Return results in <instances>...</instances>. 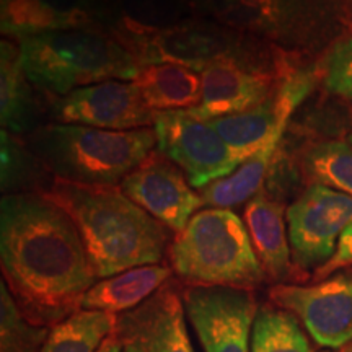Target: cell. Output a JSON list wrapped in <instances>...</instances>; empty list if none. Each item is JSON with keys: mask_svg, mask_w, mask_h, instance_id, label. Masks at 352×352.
<instances>
[{"mask_svg": "<svg viewBox=\"0 0 352 352\" xmlns=\"http://www.w3.org/2000/svg\"><path fill=\"white\" fill-rule=\"evenodd\" d=\"M0 261L21 314L39 327L80 310L96 279L74 220L44 196L2 197Z\"/></svg>", "mask_w": 352, "mask_h": 352, "instance_id": "1", "label": "cell"}, {"mask_svg": "<svg viewBox=\"0 0 352 352\" xmlns=\"http://www.w3.org/2000/svg\"><path fill=\"white\" fill-rule=\"evenodd\" d=\"M44 197L74 220L96 277L107 279L132 267L157 264L168 232L116 186L54 183Z\"/></svg>", "mask_w": 352, "mask_h": 352, "instance_id": "2", "label": "cell"}, {"mask_svg": "<svg viewBox=\"0 0 352 352\" xmlns=\"http://www.w3.org/2000/svg\"><path fill=\"white\" fill-rule=\"evenodd\" d=\"M153 129L108 131L80 124H51L38 129L30 147L60 182L114 186L152 153Z\"/></svg>", "mask_w": 352, "mask_h": 352, "instance_id": "3", "label": "cell"}, {"mask_svg": "<svg viewBox=\"0 0 352 352\" xmlns=\"http://www.w3.org/2000/svg\"><path fill=\"white\" fill-rule=\"evenodd\" d=\"M168 254L176 274L195 285L250 290L266 277L245 220L230 209L212 208L192 215Z\"/></svg>", "mask_w": 352, "mask_h": 352, "instance_id": "4", "label": "cell"}, {"mask_svg": "<svg viewBox=\"0 0 352 352\" xmlns=\"http://www.w3.org/2000/svg\"><path fill=\"white\" fill-rule=\"evenodd\" d=\"M19 50L28 82L60 96L107 80L134 82L140 70L118 43L77 30L25 36Z\"/></svg>", "mask_w": 352, "mask_h": 352, "instance_id": "5", "label": "cell"}, {"mask_svg": "<svg viewBox=\"0 0 352 352\" xmlns=\"http://www.w3.org/2000/svg\"><path fill=\"white\" fill-rule=\"evenodd\" d=\"M153 131L158 152L184 171L192 188L226 178L245 162L209 121L196 120L186 109L155 113Z\"/></svg>", "mask_w": 352, "mask_h": 352, "instance_id": "6", "label": "cell"}, {"mask_svg": "<svg viewBox=\"0 0 352 352\" xmlns=\"http://www.w3.org/2000/svg\"><path fill=\"white\" fill-rule=\"evenodd\" d=\"M290 252L300 270L323 266L352 223V196L314 183L287 209Z\"/></svg>", "mask_w": 352, "mask_h": 352, "instance_id": "7", "label": "cell"}, {"mask_svg": "<svg viewBox=\"0 0 352 352\" xmlns=\"http://www.w3.org/2000/svg\"><path fill=\"white\" fill-rule=\"evenodd\" d=\"M183 303L206 352H252L250 338L258 315L252 290L191 285L183 292Z\"/></svg>", "mask_w": 352, "mask_h": 352, "instance_id": "8", "label": "cell"}, {"mask_svg": "<svg viewBox=\"0 0 352 352\" xmlns=\"http://www.w3.org/2000/svg\"><path fill=\"white\" fill-rule=\"evenodd\" d=\"M270 297L296 315L320 346L338 349L352 342V271L314 285L277 284Z\"/></svg>", "mask_w": 352, "mask_h": 352, "instance_id": "9", "label": "cell"}, {"mask_svg": "<svg viewBox=\"0 0 352 352\" xmlns=\"http://www.w3.org/2000/svg\"><path fill=\"white\" fill-rule=\"evenodd\" d=\"M52 116L63 124H80L108 131L144 129L155 113L144 103L134 82L107 80L77 88L57 100Z\"/></svg>", "mask_w": 352, "mask_h": 352, "instance_id": "10", "label": "cell"}, {"mask_svg": "<svg viewBox=\"0 0 352 352\" xmlns=\"http://www.w3.org/2000/svg\"><path fill=\"white\" fill-rule=\"evenodd\" d=\"M122 192L145 212L173 232H182L197 209L202 196L192 191L183 171L162 153H151L121 182Z\"/></svg>", "mask_w": 352, "mask_h": 352, "instance_id": "11", "label": "cell"}, {"mask_svg": "<svg viewBox=\"0 0 352 352\" xmlns=\"http://www.w3.org/2000/svg\"><path fill=\"white\" fill-rule=\"evenodd\" d=\"M314 85L315 77L311 74H296L258 107L209 122L233 151L248 160L276 135H284L290 116L314 90Z\"/></svg>", "mask_w": 352, "mask_h": 352, "instance_id": "12", "label": "cell"}, {"mask_svg": "<svg viewBox=\"0 0 352 352\" xmlns=\"http://www.w3.org/2000/svg\"><path fill=\"white\" fill-rule=\"evenodd\" d=\"M116 334L121 352H195L183 297L166 284L142 305L118 315Z\"/></svg>", "mask_w": 352, "mask_h": 352, "instance_id": "13", "label": "cell"}, {"mask_svg": "<svg viewBox=\"0 0 352 352\" xmlns=\"http://www.w3.org/2000/svg\"><path fill=\"white\" fill-rule=\"evenodd\" d=\"M202 98L186 111L201 121L245 113L267 100L266 78L248 72L230 59L209 60L202 65Z\"/></svg>", "mask_w": 352, "mask_h": 352, "instance_id": "14", "label": "cell"}, {"mask_svg": "<svg viewBox=\"0 0 352 352\" xmlns=\"http://www.w3.org/2000/svg\"><path fill=\"white\" fill-rule=\"evenodd\" d=\"M171 270L162 264H147L95 283L82 298L80 310L121 315L138 308L158 292L170 279Z\"/></svg>", "mask_w": 352, "mask_h": 352, "instance_id": "15", "label": "cell"}, {"mask_svg": "<svg viewBox=\"0 0 352 352\" xmlns=\"http://www.w3.org/2000/svg\"><path fill=\"white\" fill-rule=\"evenodd\" d=\"M243 220L264 274L272 280H283L289 274L292 256L284 208L279 202L258 195L246 202Z\"/></svg>", "mask_w": 352, "mask_h": 352, "instance_id": "16", "label": "cell"}, {"mask_svg": "<svg viewBox=\"0 0 352 352\" xmlns=\"http://www.w3.org/2000/svg\"><path fill=\"white\" fill-rule=\"evenodd\" d=\"M134 85L153 113L191 109L201 103L202 78L189 65L176 63L140 67Z\"/></svg>", "mask_w": 352, "mask_h": 352, "instance_id": "17", "label": "cell"}, {"mask_svg": "<svg viewBox=\"0 0 352 352\" xmlns=\"http://www.w3.org/2000/svg\"><path fill=\"white\" fill-rule=\"evenodd\" d=\"M280 139L283 135H276L266 145H263L256 153H253L248 160H245L232 175L202 188L201 196L204 204L228 209L258 196Z\"/></svg>", "mask_w": 352, "mask_h": 352, "instance_id": "18", "label": "cell"}, {"mask_svg": "<svg viewBox=\"0 0 352 352\" xmlns=\"http://www.w3.org/2000/svg\"><path fill=\"white\" fill-rule=\"evenodd\" d=\"M26 82L20 50L15 51L10 43L3 41L0 50V122L3 131L23 132L30 127L33 103Z\"/></svg>", "mask_w": 352, "mask_h": 352, "instance_id": "19", "label": "cell"}, {"mask_svg": "<svg viewBox=\"0 0 352 352\" xmlns=\"http://www.w3.org/2000/svg\"><path fill=\"white\" fill-rule=\"evenodd\" d=\"M116 323L118 315L78 310L51 328L41 352H98Z\"/></svg>", "mask_w": 352, "mask_h": 352, "instance_id": "20", "label": "cell"}, {"mask_svg": "<svg viewBox=\"0 0 352 352\" xmlns=\"http://www.w3.org/2000/svg\"><path fill=\"white\" fill-rule=\"evenodd\" d=\"M80 15L47 6L44 0H2V32L15 36L70 30L80 25Z\"/></svg>", "mask_w": 352, "mask_h": 352, "instance_id": "21", "label": "cell"}, {"mask_svg": "<svg viewBox=\"0 0 352 352\" xmlns=\"http://www.w3.org/2000/svg\"><path fill=\"white\" fill-rule=\"evenodd\" d=\"M252 352H314L297 316L284 308L264 305L252 333Z\"/></svg>", "mask_w": 352, "mask_h": 352, "instance_id": "22", "label": "cell"}, {"mask_svg": "<svg viewBox=\"0 0 352 352\" xmlns=\"http://www.w3.org/2000/svg\"><path fill=\"white\" fill-rule=\"evenodd\" d=\"M51 329L21 314L6 280L0 284V352H41Z\"/></svg>", "mask_w": 352, "mask_h": 352, "instance_id": "23", "label": "cell"}, {"mask_svg": "<svg viewBox=\"0 0 352 352\" xmlns=\"http://www.w3.org/2000/svg\"><path fill=\"white\" fill-rule=\"evenodd\" d=\"M305 170L315 183L352 196L351 144L331 140L315 145L305 157Z\"/></svg>", "mask_w": 352, "mask_h": 352, "instance_id": "24", "label": "cell"}, {"mask_svg": "<svg viewBox=\"0 0 352 352\" xmlns=\"http://www.w3.org/2000/svg\"><path fill=\"white\" fill-rule=\"evenodd\" d=\"M324 85L333 94L352 101V38L340 41L329 52Z\"/></svg>", "mask_w": 352, "mask_h": 352, "instance_id": "25", "label": "cell"}, {"mask_svg": "<svg viewBox=\"0 0 352 352\" xmlns=\"http://www.w3.org/2000/svg\"><path fill=\"white\" fill-rule=\"evenodd\" d=\"M25 171V155L13 142L7 131L2 129V189L20 182Z\"/></svg>", "mask_w": 352, "mask_h": 352, "instance_id": "26", "label": "cell"}, {"mask_svg": "<svg viewBox=\"0 0 352 352\" xmlns=\"http://www.w3.org/2000/svg\"><path fill=\"white\" fill-rule=\"evenodd\" d=\"M352 266V223L342 232L340 243H338L336 253L333 254V258L329 259L327 264L318 267L315 271V279H324V277L331 276L333 272L338 270H344V267Z\"/></svg>", "mask_w": 352, "mask_h": 352, "instance_id": "27", "label": "cell"}, {"mask_svg": "<svg viewBox=\"0 0 352 352\" xmlns=\"http://www.w3.org/2000/svg\"><path fill=\"white\" fill-rule=\"evenodd\" d=\"M98 352H121V342H120V338H118L116 334V329L109 334V336L104 340L103 346L100 347Z\"/></svg>", "mask_w": 352, "mask_h": 352, "instance_id": "28", "label": "cell"}, {"mask_svg": "<svg viewBox=\"0 0 352 352\" xmlns=\"http://www.w3.org/2000/svg\"><path fill=\"white\" fill-rule=\"evenodd\" d=\"M346 352H352V342L349 346H347V349H346Z\"/></svg>", "mask_w": 352, "mask_h": 352, "instance_id": "29", "label": "cell"}, {"mask_svg": "<svg viewBox=\"0 0 352 352\" xmlns=\"http://www.w3.org/2000/svg\"><path fill=\"white\" fill-rule=\"evenodd\" d=\"M347 142L352 145V134H349V138H347Z\"/></svg>", "mask_w": 352, "mask_h": 352, "instance_id": "30", "label": "cell"}, {"mask_svg": "<svg viewBox=\"0 0 352 352\" xmlns=\"http://www.w3.org/2000/svg\"><path fill=\"white\" fill-rule=\"evenodd\" d=\"M342 352H346V351H342Z\"/></svg>", "mask_w": 352, "mask_h": 352, "instance_id": "31", "label": "cell"}]
</instances>
